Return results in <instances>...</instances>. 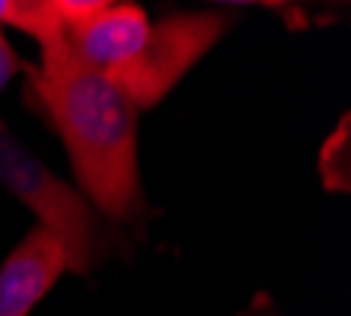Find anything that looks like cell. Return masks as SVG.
Segmentation results:
<instances>
[{"label":"cell","mask_w":351,"mask_h":316,"mask_svg":"<svg viewBox=\"0 0 351 316\" xmlns=\"http://www.w3.org/2000/svg\"><path fill=\"white\" fill-rule=\"evenodd\" d=\"M348 117H342L339 130L329 136V143L323 146V158H319V171H323V180H326L329 190H348L351 184V171H348Z\"/></svg>","instance_id":"obj_6"},{"label":"cell","mask_w":351,"mask_h":316,"mask_svg":"<svg viewBox=\"0 0 351 316\" xmlns=\"http://www.w3.org/2000/svg\"><path fill=\"white\" fill-rule=\"evenodd\" d=\"M0 184L16 193L38 215V225L48 228L66 253V269L86 272L98 250L95 215L86 199L60 184L13 133L0 123Z\"/></svg>","instance_id":"obj_2"},{"label":"cell","mask_w":351,"mask_h":316,"mask_svg":"<svg viewBox=\"0 0 351 316\" xmlns=\"http://www.w3.org/2000/svg\"><path fill=\"white\" fill-rule=\"evenodd\" d=\"M66 269V253L48 228L35 225L0 266V316H25Z\"/></svg>","instance_id":"obj_4"},{"label":"cell","mask_w":351,"mask_h":316,"mask_svg":"<svg viewBox=\"0 0 351 316\" xmlns=\"http://www.w3.org/2000/svg\"><path fill=\"white\" fill-rule=\"evenodd\" d=\"M228 29V16L221 13H190V16H168L149 25L146 45L130 64L108 73V80L133 101V108H149L162 101L190 66L213 48L219 35Z\"/></svg>","instance_id":"obj_3"},{"label":"cell","mask_w":351,"mask_h":316,"mask_svg":"<svg viewBox=\"0 0 351 316\" xmlns=\"http://www.w3.org/2000/svg\"><path fill=\"white\" fill-rule=\"evenodd\" d=\"M32 89L64 136L80 186L108 219L139 212L136 108L114 82L82 64L70 45L41 54Z\"/></svg>","instance_id":"obj_1"},{"label":"cell","mask_w":351,"mask_h":316,"mask_svg":"<svg viewBox=\"0 0 351 316\" xmlns=\"http://www.w3.org/2000/svg\"><path fill=\"white\" fill-rule=\"evenodd\" d=\"M16 70H19V57L13 54V48L7 45V38L0 35V92H3V86H7L10 80H13Z\"/></svg>","instance_id":"obj_7"},{"label":"cell","mask_w":351,"mask_h":316,"mask_svg":"<svg viewBox=\"0 0 351 316\" xmlns=\"http://www.w3.org/2000/svg\"><path fill=\"white\" fill-rule=\"evenodd\" d=\"M0 23H10L35 35V41L45 51H54L66 41L60 16L54 10V0H0Z\"/></svg>","instance_id":"obj_5"}]
</instances>
